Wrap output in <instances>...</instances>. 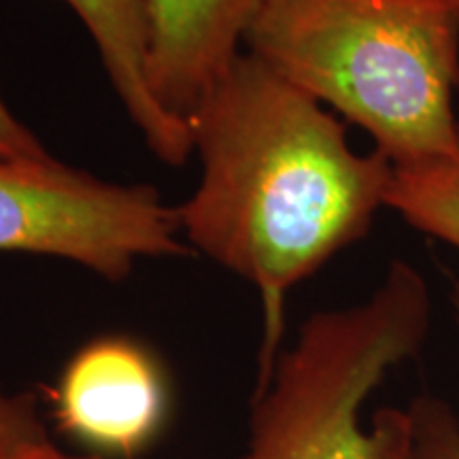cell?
I'll return each instance as SVG.
<instances>
[{
    "label": "cell",
    "mask_w": 459,
    "mask_h": 459,
    "mask_svg": "<svg viewBox=\"0 0 459 459\" xmlns=\"http://www.w3.org/2000/svg\"><path fill=\"white\" fill-rule=\"evenodd\" d=\"M187 126L203 175L177 206L181 234L260 291V389L281 353L287 294L368 234L394 169L377 149L353 152L328 107L251 51L211 83Z\"/></svg>",
    "instance_id": "6da1fadb"
},
{
    "label": "cell",
    "mask_w": 459,
    "mask_h": 459,
    "mask_svg": "<svg viewBox=\"0 0 459 459\" xmlns=\"http://www.w3.org/2000/svg\"><path fill=\"white\" fill-rule=\"evenodd\" d=\"M245 45L394 169L455 152L459 0H264Z\"/></svg>",
    "instance_id": "7a4b0ae2"
},
{
    "label": "cell",
    "mask_w": 459,
    "mask_h": 459,
    "mask_svg": "<svg viewBox=\"0 0 459 459\" xmlns=\"http://www.w3.org/2000/svg\"><path fill=\"white\" fill-rule=\"evenodd\" d=\"M429 328V285L404 260L366 300L313 313L255 389L237 459H378L361 411L389 372L421 353Z\"/></svg>",
    "instance_id": "3957f363"
},
{
    "label": "cell",
    "mask_w": 459,
    "mask_h": 459,
    "mask_svg": "<svg viewBox=\"0 0 459 459\" xmlns=\"http://www.w3.org/2000/svg\"><path fill=\"white\" fill-rule=\"evenodd\" d=\"M177 209L152 186H119L48 160H0V254L68 260L117 283L147 257H189Z\"/></svg>",
    "instance_id": "277c9868"
},
{
    "label": "cell",
    "mask_w": 459,
    "mask_h": 459,
    "mask_svg": "<svg viewBox=\"0 0 459 459\" xmlns=\"http://www.w3.org/2000/svg\"><path fill=\"white\" fill-rule=\"evenodd\" d=\"M162 364L130 336H100L68 359L54 389L57 426L99 457L136 459L164 429Z\"/></svg>",
    "instance_id": "5b68a950"
},
{
    "label": "cell",
    "mask_w": 459,
    "mask_h": 459,
    "mask_svg": "<svg viewBox=\"0 0 459 459\" xmlns=\"http://www.w3.org/2000/svg\"><path fill=\"white\" fill-rule=\"evenodd\" d=\"M264 0H149V85L187 122L254 24Z\"/></svg>",
    "instance_id": "8992f818"
},
{
    "label": "cell",
    "mask_w": 459,
    "mask_h": 459,
    "mask_svg": "<svg viewBox=\"0 0 459 459\" xmlns=\"http://www.w3.org/2000/svg\"><path fill=\"white\" fill-rule=\"evenodd\" d=\"M99 49L108 82L147 147L169 166H186L192 134L149 85V0H65Z\"/></svg>",
    "instance_id": "52a82bcc"
},
{
    "label": "cell",
    "mask_w": 459,
    "mask_h": 459,
    "mask_svg": "<svg viewBox=\"0 0 459 459\" xmlns=\"http://www.w3.org/2000/svg\"><path fill=\"white\" fill-rule=\"evenodd\" d=\"M459 330V279L451 283ZM378 459H459V415L445 398L421 394L406 406H387L372 419Z\"/></svg>",
    "instance_id": "ba28073f"
},
{
    "label": "cell",
    "mask_w": 459,
    "mask_h": 459,
    "mask_svg": "<svg viewBox=\"0 0 459 459\" xmlns=\"http://www.w3.org/2000/svg\"><path fill=\"white\" fill-rule=\"evenodd\" d=\"M387 209L419 232L459 251V139L451 156L394 169Z\"/></svg>",
    "instance_id": "9c48e42d"
},
{
    "label": "cell",
    "mask_w": 459,
    "mask_h": 459,
    "mask_svg": "<svg viewBox=\"0 0 459 459\" xmlns=\"http://www.w3.org/2000/svg\"><path fill=\"white\" fill-rule=\"evenodd\" d=\"M48 443L34 394H11L0 383V459H28Z\"/></svg>",
    "instance_id": "30bf717a"
},
{
    "label": "cell",
    "mask_w": 459,
    "mask_h": 459,
    "mask_svg": "<svg viewBox=\"0 0 459 459\" xmlns=\"http://www.w3.org/2000/svg\"><path fill=\"white\" fill-rule=\"evenodd\" d=\"M51 158L43 143L26 128L0 99V160H48Z\"/></svg>",
    "instance_id": "8fae6325"
},
{
    "label": "cell",
    "mask_w": 459,
    "mask_h": 459,
    "mask_svg": "<svg viewBox=\"0 0 459 459\" xmlns=\"http://www.w3.org/2000/svg\"><path fill=\"white\" fill-rule=\"evenodd\" d=\"M28 459H102V457L94 455V453H91V455H74V453H66V451L57 449L54 443H48V445H43L41 449L34 451Z\"/></svg>",
    "instance_id": "7c38bea8"
}]
</instances>
